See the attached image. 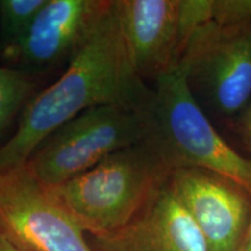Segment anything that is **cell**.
I'll return each mask as SVG.
<instances>
[{
  "label": "cell",
  "instance_id": "6da1fadb",
  "mask_svg": "<svg viewBox=\"0 0 251 251\" xmlns=\"http://www.w3.org/2000/svg\"><path fill=\"white\" fill-rule=\"evenodd\" d=\"M148 92L122 36L114 0L105 1L64 74L24 107L13 136L0 147V172L24 165L50 134L86 109L140 106Z\"/></svg>",
  "mask_w": 251,
  "mask_h": 251
},
{
  "label": "cell",
  "instance_id": "7a4b0ae2",
  "mask_svg": "<svg viewBox=\"0 0 251 251\" xmlns=\"http://www.w3.org/2000/svg\"><path fill=\"white\" fill-rule=\"evenodd\" d=\"M141 106L144 142L174 171L206 169L224 175L251 194V159L222 139L194 97L183 65L153 79Z\"/></svg>",
  "mask_w": 251,
  "mask_h": 251
},
{
  "label": "cell",
  "instance_id": "3957f363",
  "mask_svg": "<svg viewBox=\"0 0 251 251\" xmlns=\"http://www.w3.org/2000/svg\"><path fill=\"white\" fill-rule=\"evenodd\" d=\"M171 172L142 141L112 153L64 184L49 188L84 230L96 236L127 225Z\"/></svg>",
  "mask_w": 251,
  "mask_h": 251
},
{
  "label": "cell",
  "instance_id": "277c9868",
  "mask_svg": "<svg viewBox=\"0 0 251 251\" xmlns=\"http://www.w3.org/2000/svg\"><path fill=\"white\" fill-rule=\"evenodd\" d=\"M142 103L101 105L86 109L50 134L25 164L46 186L64 184L112 153L142 142Z\"/></svg>",
  "mask_w": 251,
  "mask_h": 251
},
{
  "label": "cell",
  "instance_id": "5b68a950",
  "mask_svg": "<svg viewBox=\"0 0 251 251\" xmlns=\"http://www.w3.org/2000/svg\"><path fill=\"white\" fill-rule=\"evenodd\" d=\"M180 65L191 90H198L216 112L234 117L251 99V19L224 26L209 21L194 31Z\"/></svg>",
  "mask_w": 251,
  "mask_h": 251
},
{
  "label": "cell",
  "instance_id": "8992f818",
  "mask_svg": "<svg viewBox=\"0 0 251 251\" xmlns=\"http://www.w3.org/2000/svg\"><path fill=\"white\" fill-rule=\"evenodd\" d=\"M0 230L28 251H93L79 222L26 164L0 172Z\"/></svg>",
  "mask_w": 251,
  "mask_h": 251
},
{
  "label": "cell",
  "instance_id": "52a82bcc",
  "mask_svg": "<svg viewBox=\"0 0 251 251\" xmlns=\"http://www.w3.org/2000/svg\"><path fill=\"white\" fill-rule=\"evenodd\" d=\"M169 183L196 222L209 251H240L251 219V194L218 172L175 169Z\"/></svg>",
  "mask_w": 251,
  "mask_h": 251
},
{
  "label": "cell",
  "instance_id": "ba28073f",
  "mask_svg": "<svg viewBox=\"0 0 251 251\" xmlns=\"http://www.w3.org/2000/svg\"><path fill=\"white\" fill-rule=\"evenodd\" d=\"M170 177V176H169ZM93 251H209L169 178L124 227L92 236Z\"/></svg>",
  "mask_w": 251,
  "mask_h": 251
},
{
  "label": "cell",
  "instance_id": "9c48e42d",
  "mask_svg": "<svg viewBox=\"0 0 251 251\" xmlns=\"http://www.w3.org/2000/svg\"><path fill=\"white\" fill-rule=\"evenodd\" d=\"M114 8L135 70L143 80L180 64V0H114Z\"/></svg>",
  "mask_w": 251,
  "mask_h": 251
},
{
  "label": "cell",
  "instance_id": "30bf717a",
  "mask_svg": "<svg viewBox=\"0 0 251 251\" xmlns=\"http://www.w3.org/2000/svg\"><path fill=\"white\" fill-rule=\"evenodd\" d=\"M103 5V0H47L12 58L26 67L46 68L71 56Z\"/></svg>",
  "mask_w": 251,
  "mask_h": 251
},
{
  "label": "cell",
  "instance_id": "8fae6325",
  "mask_svg": "<svg viewBox=\"0 0 251 251\" xmlns=\"http://www.w3.org/2000/svg\"><path fill=\"white\" fill-rule=\"evenodd\" d=\"M47 0H2L0 1V37L4 54L12 58L36 14Z\"/></svg>",
  "mask_w": 251,
  "mask_h": 251
},
{
  "label": "cell",
  "instance_id": "7c38bea8",
  "mask_svg": "<svg viewBox=\"0 0 251 251\" xmlns=\"http://www.w3.org/2000/svg\"><path fill=\"white\" fill-rule=\"evenodd\" d=\"M31 87L33 83L25 72L0 67V131L24 105Z\"/></svg>",
  "mask_w": 251,
  "mask_h": 251
},
{
  "label": "cell",
  "instance_id": "4fadbf2b",
  "mask_svg": "<svg viewBox=\"0 0 251 251\" xmlns=\"http://www.w3.org/2000/svg\"><path fill=\"white\" fill-rule=\"evenodd\" d=\"M241 130H242V136L244 142H246L247 148L251 155V99L249 103H248L247 108L243 112L242 122H241Z\"/></svg>",
  "mask_w": 251,
  "mask_h": 251
},
{
  "label": "cell",
  "instance_id": "5bb4252c",
  "mask_svg": "<svg viewBox=\"0 0 251 251\" xmlns=\"http://www.w3.org/2000/svg\"><path fill=\"white\" fill-rule=\"evenodd\" d=\"M0 251H28L24 249L0 230Z\"/></svg>",
  "mask_w": 251,
  "mask_h": 251
},
{
  "label": "cell",
  "instance_id": "9a60e30c",
  "mask_svg": "<svg viewBox=\"0 0 251 251\" xmlns=\"http://www.w3.org/2000/svg\"><path fill=\"white\" fill-rule=\"evenodd\" d=\"M240 251H251V219H250V225L249 228H248L246 240H244L243 246L241 248Z\"/></svg>",
  "mask_w": 251,
  "mask_h": 251
}]
</instances>
